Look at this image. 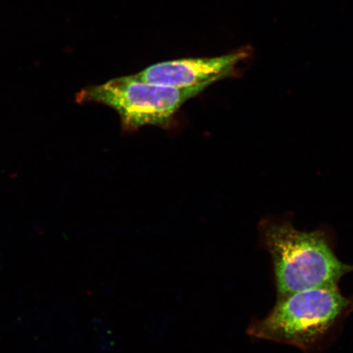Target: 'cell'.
<instances>
[{"instance_id": "4", "label": "cell", "mask_w": 353, "mask_h": 353, "mask_svg": "<svg viewBox=\"0 0 353 353\" xmlns=\"http://www.w3.org/2000/svg\"><path fill=\"white\" fill-rule=\"evenodd\" d=\"M249 48L226 55L163 61L134 74L141 81L175 88L204 87L231 77L238 64L248 59Z\"/></svg>"}, {"instance_id": "3", "label": "cell", "mask_w": 353, "mask_h": 353, "mask_svg": "<svg viewBox=\"0 0 353 353\" xmlns=\"http://www.w3.org/2000/svg\"><path fill=\"white\" fill-rule=\"evenodd\" d=\"M205 90L157 85L130 76L86 87L77 101L107 105L120 117L123 130L136 131L145 126H170L179 109Z\"/></svg>"}, {"instance_id": "2", "label": "cell", "mask_w": 353, "mask_h": 353, "mask_svg": "<svg viewBox=\"0 0 353 353\" xmlns=\"http://www.w3.org/2000/svg\"><path fill=\"white\" fill-rule=\"evenodd\" d=\"M352 312L353 294L345 296L339 287L303 290L276 299L264 319L251 321L247 334L314 353L334 341Z\"/></svg>"}, {"instance_id": "1", "label": "cell", "mask_w": 353, "mask_h": 353, "mask_svg": "<svg viewBox=\"0 0 353 353\" xmlns=\"http://www.w3.org/2000/svg\"><path fill=\"white\" fill-rule=\"evenodd\" d=\"M260 243L270 254L276 299L316 288H339L353 265L335 253L333 234L327 229L299 231L291 221L267 219L259 228Z\"/></svg>"}]
</instances>
